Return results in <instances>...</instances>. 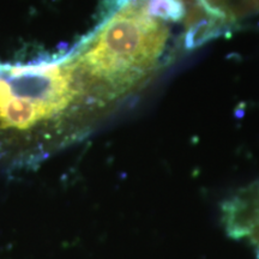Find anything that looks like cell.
<instances>
[{"label":"cell","mask_w":259,"mask_h":259,"mask_svg":"<svg viewBox=\"0 0 259 259\" xmlns=\"http://www.w3.org/2000/svg\"><path fill=\"white\" fill-rule=\"evenodd\" d=\"M169 35L167 22L148 14L145 0H130L106 12L70 53L87 89L106 108L156 70Z\"/></svg>","instance_id":"obj_1"},{"label":"cell","mask_w":259,"mask_h":259,"mask_svg":"<svg viewBox=\"0 0 259 259\" xmlns=\"http://www.w3.org/2000/svg\"><path fill=\"white\" fill-rule=\"evenodd\" d=\"M148 14L164 22H179L185 16L181 0H145Z\"/></svg>","instance_id":"obj_2"},{"label":"cell","mask_w":259,"mask_h":259,"mask_svg":"<svg viewBox=\"0 0 259 259\" xmlns=\"http://www.w3.org/2000/svg\"><path fill=\"white\" fill-rule=\"evenodd\" d=\"M130 0H107V4H106V8L107 9H118L119 6L126 4V3H128Z\"/></svg>","instance_id":"obj_3"},{"label":"cell","mask_w":259,"mask_h":259,"mask_svg":"<svg viewBox=\"0 0 259 259\" xmlns=\"http://www.w3.org/2000/svg\"><path fill=\"white\" fill-rule=\"evenodd\" d=\"M255 235H259V223H258V225H255L253 228H251L250 231H248L247 238H250V236H255Z\"/></svg>","instance_id":"obj_4"},{"label":"cell","mask_w":259,"mask_h":259,"mask_svg":"<svg viewBox=\"0 0 259 259\" xmlns=\"http://www.w3.org/2000/svg\"><path fill=\"white\" fill-rule=\"evenodd\" d=\"M253 4H254L255 11H257V14H259V0H253Z\"/></svg>","instance_id":"obj_5"}]
</instances>
